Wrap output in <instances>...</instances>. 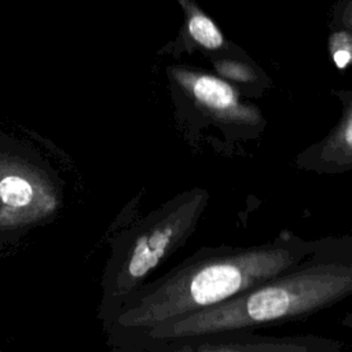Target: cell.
Wrapping results in <instances>:
<instances>
[{
    "label": "cell",
    "instance_id": "obj_1",
    "mask_svg": "<svg viewBox=\"0 0 352 352\" xmlns=\"http://www.w3.org/2000/svg\"><path fill=\"white\" fill-rule=\"evenodd\" d=\"M351 296L352 235L326 236L315 239L312 252L296 265L221 304L161 322L150 337L172 340L305 320Z\"/></svg>",
    "mask_w": 352,
    "mask_h": 352
},
{
    "label": "cell",
    "instance_id": "obj_2",
    "mask_svg": "<svg viewBox=\"0 0 352 352\" xmlns=\"http://www.w3.org/2000/svg\"><path fill=\"white\" fill-rule=\"evenodd\" d=\"M315 246L289 230L253 246H204L153 283L142 300V323L161 322L221 304L280 274Z\"/></svg>",
    "mask_w": 352,
    "mask_h": 352
},
{
    "label": "cell",
    "instance_id": "obj_3",
    "mask_svg": "<svg viewBox=\"0 0 352 352\" xmlns=\"http://www.w3.org/2000/svg\"><path fill=\"white\" fill-rule=\"evenodd\" d=\"M168 77L176 91L177 106H188L208 124L234 139L261 135L267 121L261 110L216 73L190 65H170Z\"/></svg>",
    "mask_w": 352,
    "mask_h": 352
},
{
    "label": "cell",
    "instance_id": "obj_4",
    "mask_svg": "<svg viewBox=\"0 0 352 352\" xmlns=\"http://www.w3.org/2000/svg\"><path fill=\"white\" fill-rule=\"evenodd\" d=\"M158 349L168 352H340L341 340L315 334L263 336L250 329H227L172 340H155Z\"/></svg>",
    "mask_w": 352,
    "mask_h": 352
},
{
    "label": "cell",
    "instance_id": "obj_5",
    "mask_svg": "<svg viewBox=\"0 0 352 352\" xmlns=\"http://www.w3.org/2000/svg\"><path fill=\"white\" fill-rule=\"evenodd\" d=\"M341 103V117L329 133L294 158V166L316 175L352 172V89H331Z\"/></svg>",
    "mask_w": 352,
    "mask_h": 352
},
{
    "label": "cell",
    "instance_id": "obj_6",
    "mask_svg": "<svg viewBox=\"0 0 352 352\" xmlns=\"http://www.w3.org/2000/svg\"><path fill=\"white\" fill-rule=\"evenodd\" d=\"M179 4L183 10L184 21L176 38L164 48V52L179 58L183 54L201 51L208 56L230 48L232 43L227 40L217 23L195 0H179Z\"/></svg>",
    "mask_w": 352,
    "mask_h": 352
},
{
    "label": "cell",
    "instance_id": "obj_7",
    "mask_svg": "<svg viewBox=\"0 0 352 352\" xmlns=\"http://www.w3.org/2000/svg\"><path fill=\"white\" fill-rule=\"evenodd\" d=\"M206 58L214 73L234 85L245 99H257L272 85L268 74L234 43L226 51Z\"/></svg>",
    "mask_w": 352,
    "mask_h": 352
},
{
    "label": "cell",
    "instance_id": "obj_8",
    "mask_svg": "<svg viewBox=\"0 0 352 352\" xmlns=\"http://www.w3.org/2000/svg\"><path fill=\"white\" fill-rule=\"evenodd\" d=\"M329 52L337 69L352 66V32L344 28H331L329 36Z\"/></svg>",
    "mask_w": 352,
    "mask_h": 352
},
{
    "label": "cell",
    "instance_id": "obj_9",
    "mask_svg": "<svg viewBox=\"0 0 352 352\" xmlns=\"http://www.w3.org/2000/svg\"><path fill=\"white\" fill-rule=\"evenodd\" d=\"M32 194L30 184L21 177L8 176L0 182V197L7 205L25 206L30 202Z\"/></svg>",
    "mask_w": 352,
    "mask_h": 352
},
{
    "label": "cell",
    "instance_id": "obj_10",
    "mask_svg": "<svg viewBox=\"0 0 352 352\" xmlns=\"http://www.w3.org/2000/svg\"><path fill=\"white\" fill-rule=\"evenodd\" d=\"M340 324L342 327H346V329H352V311L348 312L346 315L342 316V319L340 320Z\"/></svg>",
    "mask_w": 352,
    "mask_h": 352
}]
</instances>
